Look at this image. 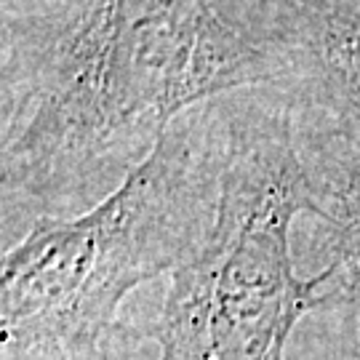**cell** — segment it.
Listing matches in <instances>:
<instances>
[{
    "mask_svg": "<svg viewBox=\"0 0 360 360\" xmlns=\"http://www.w3.org/2000/svg\"><path fill=\"white\" fill-rule=\"evenodd\" d=\"M259 86H283L278 56L211 0H65L6 115V193L150 155L190 110Z\"/></svg>",
    "mask_w": 360,
    "mask_h": 360,
    "instance_id": "6da1fadb",
    "label": "cell"
},
{
    "mask_svg": "<svg viewBox=\"0 0 360 360\" xmlns=\"http://www.w3.org/2000/svg\"><path fill=\"white\" fill-rule=\"evenodd\" d=\"M217 115L190 110L102 203L38 219L3 257V360H104L123 299L176 270L211 227L227 136Z\"/></svg>",
    "mask_w": 360,
    "mask_h": 360,
    "instance_id": "7a4b0ae2",
    "label": "cell"
},
{
    "mask_svg": "<svg viewBox=\"0 0 360 360\" xmlns=\"http://www.w3.org/2000/svg\"><path fill=\"white\" fill-rule=\"evenodd\" d=\"M318 187L291 115L251 104L227 117L217 211L171 272L160 360H285L296 323L339 304L331 267L299 278L291 264V221L315 211Z\"/></svg>",
    "mask_w": 360,
    "mask_h": 360,
    "instance_id": "3957f363",
    "label": "cell"
},
{
    "mask_svg": "<svg viewBox=\"0 0 360 360\" xmlns=\"http://www.w3.org/2000/svg\"><path fill=\"white\" fill-rule=\"evenodd\" d=\"M281 3L321 6V8H331V11H342V13H352V16H360V0H281Z\"/></svg>",
    "mask_w": 360,
    "mask_h": 360,
    "instance_id": "5b68a950",
    "label": "cell"
},
{
    "mask_svg": "<svg viewBox=\"0 0 360 360\" xmlns=\"http://www.w3.org/2000/svg\"><path fill=\"white\" fill-rule=\"evenodd\" d=\"M283 67V86L360 120V16L321 6L254 0L240 16Z\"/></svg>",
    "mask_w": 360,
    "mask_h": 360,
    "instance_id": "277c9868",
    "label": "cell"
}]
</instances>
